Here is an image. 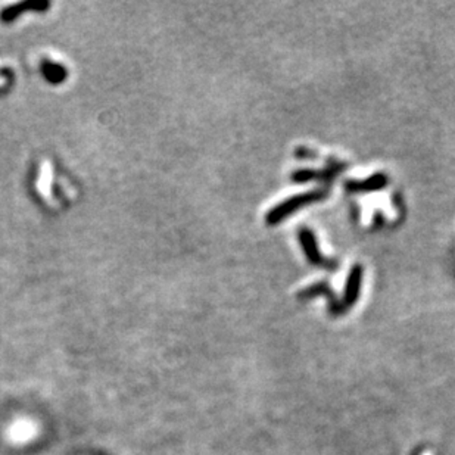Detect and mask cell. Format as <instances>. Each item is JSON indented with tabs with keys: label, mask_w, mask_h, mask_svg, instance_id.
I'll return each mask as SVG.
<instances>
[{
	"label": "cell",
	"mask_w": 455,
	"mask_h": 455,
	"mask_svg": "<svg viewBox=\"0 0 455 455\" xmlns=\"http://www.w3.org/2000/svg\"><path fill=\"white\" fill-rule=\"evenodd\" d=\"M298 238H299L303 252H305V255L311 264H314L317 267L327 268V269L338 268V261L332 260V258H326L322 255V252L318 250L315 236L310 229H301Z\"/></svg>",
	"instance_id": "2"
},
{
	"label": "cell",
	"mask_w": 455,
	"mask_h": 455,
	"mask_svg": "<svg viewBox=\"0 0 455 455\" xmlns=\"http://www.w3.org/2000/svg\"><path fill=\"white\" fill-rule=\"evenodd\" d=\"M324 196H326V190H313V192H308V193L292 196V198L286 199L284 202H281V204H279L277 207H274L272 211H269L267 214V217H265V222L269 226L279 224L280 222L284 220V218H288L289 215H292L299 208H303V207L314 204V202L322 200V199H324Z\"/></svg>",
	"instance_id": "1"
},
{
	"label": "cell",
	"mask_w": 455,
	"mask_h": 455,
	"mask_svg": "<svg viewBox=\"0 0 455 455\" xmlns=\"http://www.w3.org/2000/svg\"><path fill=\"white\" fill-rule=\"evenodd\" d=\"M344 168H345V164L333 161L327 168H324V170H299L292 174V180L295 183H308L313 180L327 181V180H332L338 173H341Z\"/></svg>",
	"instance_id": "3"
},
{
	"label": "cell",
	"mask_w": 455,
	"mask_h": 455,
	"mask_svg": "<svg viewBox=\"0 0 455 455\" xmlns=\"http://www.w3.org/2000/svg\"><path fill=\"white\" fill-rule=\"evenodd\" d=\"M320 295H323L327 298L329 301V305H330V310L334 313V314H341L344 311L342 305H341V302L334 298L332 289L329 288V286L324 283V281H320V283H315L313 286H310V288H307L305 291H302L301 292V298H311V296H320Z\"/></svg>",
	"instance_id": "6"
},
{
	"label": "cell",
	"mask_w": 455,
	"mask_h": 455,
	"mask_svg": "<svg viewBox=\"0 0 455 455\" xmlns=\"http://www.w3.org/2000/svg\"><path fill=\"white\" fill-rule=\"evenodd\" d=\"M35 433V429H32L30 425H16L12 429V436L15 439L18 441H25L28 437H31V435Z\"/></svg>",
	"instance_id": "7"
},
{
	"label": "cell",
	"mask_w": 455,
	"mask_h": 455,
	"mask_svg": "<svg viewBox=\"0 0 455 455\" xmlns=\"http://www.w3.org/2000/svg\"><path fill=\"white\" fill-rule=\"evenodd\" d=\"M361 281H363V267L361 265H353L346 279L345 284V292H344V301L342 307L344 310L353 305L356 301L358 299L360 289H361Z\"/></svg>",
	"instance_id": "5"
},
{
	"label": "cell",
	"mask_w": 455,
	"mask_h": 455,
	"mask_svg": "<svg viewBox=\"0 0 455 455\" xmlns=\"http://www.w3.org/2000/svg\"><path fill=\"white\" fill-rule=\"evenodd\" d=\"M296 157H298V158H315L317 155L314 154V152H313V150H308V149H302V147H299V149L296 150Z\"/></svg>",
	"instance_id": "8"
},
{
	"label": "cell",
	"mask_w": 455,
	"mask_h": 455,
	"mask_svg": "<svg viewBox=\"0 0 455 455\" xmlns=\"http://www.w3.org/2000/svg\"><path fill=\"white\" fill-rule=\"evenodd\" d=\"M387 184V177L382 173L370 176L365 180H351L345 183V189L351 193H370L379 192Z\"/></svg>",
	"instance_id": "4"
}]
</instances>
